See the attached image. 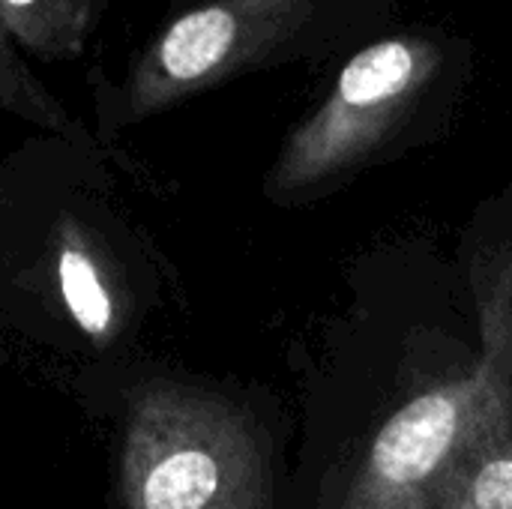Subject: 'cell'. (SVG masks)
I'll return each mask as SVG.
<instances>
[{
    "label": "cell",
    "mask_w": 512,
    "mask_h": 509,
    "mask_svg": "<svg viewBox=\"0 0 512 509\" xmlns=\"http://www.w3.org/2000/svg\"><path fill=\"white\" fill-rule=\"evenodd\" d=\"M426 509H450V507H447V501H444V498H441V495L435 492V498H432V504H429V507H426Z\"/></svg>",
    "instance_id": "obj_9"
},
{
    "label": "cell",
    "mask_w": 512,
    "mask_h": 509,
    "mask_svg": "<svg viewBox=\"0 0 512 509\" xmlns=\"http://www.w3.org/2000/svg\"><path fill=\"white\" fill-rule=\"evenodd\" d=\"M438 495L450 509H512V390L477 426Z\"/></svg>",
    "instance_id": "obj_5"
},
{
    "label": "cell",
    "mask_w": 512,
    "mask_h": 509,
    "mask_svg": "<svg viewBox=\"0 0 512 509\" xmlns=\"http://www.w3.org/2000/svg\"><path fill=\"white\" fill-rule=\"evenodd\" d=\"M512 390V318L498 300L486 312L480 366L399 408L375 435L339 509H426L492 405Z\"/></svg>",
    "instance_id": "obj_4"
},
{
    "label": "cell",
    "mask_w": 512,
    "mask_h": 509,
    "mask_svg": "<svg viewBox=\"0 0 512 509\" xmlns=\"http://www.w3.org/2000/svg\"><path fill=\"white\" fill-rule=\"evenodd\" d=\"M0 108L24 117V120L36 123V126L60 132V135L72 132L69 114L57 105V99L21 63L3 18H0Z\"/></svg>",
    "instance_id": "obj_8"
},
{
    "label": "cell",
    "mask_w": 512,
    "mask_h": 509,
    "mask_svg": "<svg viewBox=\"0 0 512 509\" xmlns=\"http://www.w3.org/2000/svg\"><path fill=\"white\" fill-rule=\"evenodd\" d=\"M117 0H0V18L15 45L45 63L81 57L87 39Z\"/></svg>",
    "instance_id": "obj_7"
},
{
    "label": "cell",
    "mask_w": 512,
    "mask_h": 509,
    "mask_svg": "<svg viewBox=\"0 0 512 509\" xmlns=\"http://www.w3.org/2000/svg\"><path fill=\"white\" fill-rule=\"evenodd\" d=\"M120 486L126 509H270L252 420L210 390L171 381L132 399Z\"/></svg>",
    "instance_id": "obj_3"
},
{
    "label": "cell",
    "mask_w": 512,
    "mask_h": 509,
    "mask_svg": "<svg viewBox=\"0 0 512 509\" xmlns=\"http://www.w3.org/2000/svg\"><path fill=\"white\" fill-rule=\"evenodd\" d=\"M477 45L450 24L396 27L342 60L321 102L291 126L264 195L276 204L315 198L363 168L432 138L474 78Z\"/></svg>",
    "instance_id": "obj_1"
},
{
    "label": "cell",
    "mask_w": 512,
    "mask_h": 509,
    "mask_svg": "<svg viewBox=\"0 0 512 509\" xmlns=\"http://www.w3.org/2000/svg\"><path fill=\"white\" fill-rule=\"evenodd\" d=\"M405 0H204L174 15L129 63L117 123H141L237 78L348 60L396 30Z\"/></svg>",
    "instance_id": "obj_2"
},
{
    "label": "cell",
    "mask_w": 512,
    "mask_h": 509,
    "mask_svg": "<svg viewBox=\"0 0 512 509\" xmlns=\"http://www.w3.org/2000/svg\"><path fill=\"white\" fill-rule=\"evenodd\" d=\"M57 285L69 318L84 336L96 342L114 339L120 327L114 279L84 228L72 219L57 225Z\"/></svg>",
    "instance_id": "obj_6"
}]
</instances>
